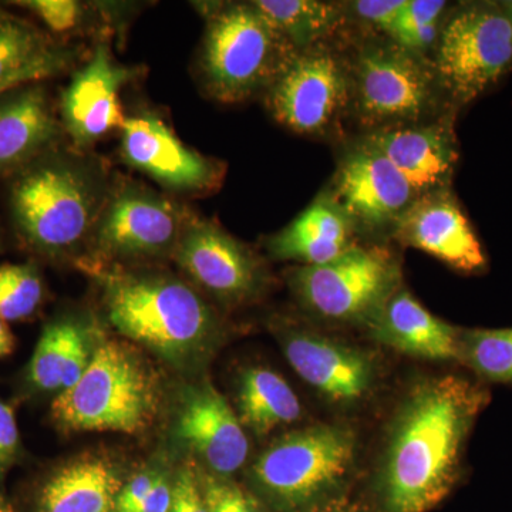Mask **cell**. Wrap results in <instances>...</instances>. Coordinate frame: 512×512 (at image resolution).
I'll list each match as a JSON object with an SVG mask.
<instances>
[{
	"instance_id": "obj_30",
	"label": "cell",
	"mask_w": 512,
	"mask_h": 512,
	"mask_svg": "<svg viewBox=\"0 0 512 512\" xmlns=\"http://www.w3.org/2000/svg\"><path fill=\"white\" fill-rule=\"evenodd\" d=\"M15 3L30 10L57 35L79 32L87 20V6L76 0H23Z\"/></svg>"
},
{
	"instance_id": "obj_38",
	"label": "cell",
	"mask_w": 512,
	"mask_h": 512,
	"mask_svg": "<svg viewBox=\"0 0 512 512\" xmlns=\"http://www.w3.org/2000/svg\"><path fill=\"white\" fill-rule=\"evenodd\" d=\"M308 512H369L365 505L357 503L349 497H342V495H336V497L330 498L325 503L316 505L312 510Z\"/></svg>"
},
{
	"instance_id": "obj_21",
	"label": "cell",
	"mask_w": 512,
	"mask_h": 512,
	"mask_svg": "<svg viewBox=\"0 0 512 512\" xmlns=\"http://www.w3.org/2000/svg\"><path fill=\"white\" fill-rule=\"evenodd\" d=\"M367 332L397 352L433 362H458L460 330L427 311L400 288L370 320Z\"/></svg>"
},
{
	"instance_id": "obj_34",
	"label": "cell",
	"mask_w": 512,
	"mask_h": 512,
	"mask_svg": "<svg viewBox=\"0 0 512 512\" xmlns=\"http://www.w3.org/2000/svg\"><path fill=\"white\" fill-rule=\"evenodd\" d=\"M20 457V431L15 410L0 400V478L18 463Z\"/></svg>"
},
{
	"instance_id": "obj_28",
	"label": "cell",
	"mask_w": 512,
	"mask_h": 512,
	"mask_svg": "<svg viewBox=\"0 0 512 512\" xmlns=\"http://www.w3.org/2000/svg\"><path fill=\"white\" fill-rule=\"evenodd\" d=\"M458 362L484 382L512 386V328L461 329Z\"/></svg>"
},
{
	"instance_id": "obj_40",
	"label": "cell",
	"mask_w": 512,
	"mask_h": 512,
	"mask_svg": "<svg viewBox=\"0 0 512 512\" xmlns=\"http://www.w3.org/2000/svg\"><path fill=\"white\" fill-rule=\"evenodd\" d=\"M0 512H15L2 494H0Z\"/></svg>"
},
{
	"instance_id": "obj_42",
	"label": "cell",
	"mask_w": 512,
	"mask_h": 512,
	"mask_svg": "<svg viewBox=\"0 0 512 512\" xmlns=\"http://www.w3.org/2000/svg\"><path fill=\"white\" fill-rule=\"evenodd\" d=\"M12 89H16V87L8 86V84H0V96Z\"/></svg>"
},
{
	"instance_id": "obj_44",
	"label": "cell",
	"mask_w": 512,
	"mask_h": 512,
	"mask_svg": "<svg viewBox=\"0 0 512 512\" xmlns=\"http://www.w3.org/2000/svg\"><path fill=\"white\" fill-rule=\"evenodd\" d=\"M0 247H2V242H0Z\"/></svg>"
},
{
	"instance_id": "obj_2",
	"label": "cell",
	"mask_w": 512,
	"mask_h": 512,
	"mask_svg": "<svg viewBox=\"0 0 512 512\" xmlns=\"http://www.w3.org/2000/svg\"><path fill=\"white\" fill-rule=\"evenodd\" d=\"M89 269L103 291L110 325L165 362L190 369L204 362L220 342V318L187 282L121 266L94 264Z\"/></svg>"
},
{
	"instance_id": "obj_41",
	"label": "cell",
	"mask_w": 512,
	"mask_h": 512,
	"mask_svg": "<svg viewBox=\"0 0 512 512\" xmlns=\"http://www.w3.org/2000/svg\"><path fill=\"white\" fill-rule=\"evenodd\" d=\"M505 13H507L508 19H510L512 25V2L505 3Z\"/></svg>"
},
{
	"instance_id": "obj_13",
	"label": "cell",
	"mask_w": 512,
	"mask_h": 512,
	"mask_svg": "<svg viewBox=\"0 0 512 512\" xmlns=\"http://www.w3.org/2000/svg\"><path fill=\"white\" fill-rule=\"evenodd\" d=\"M434 77L420 56L396 43L367 46L356 64L360 113L375 123L419 119L433 106Z\"/></svg>"
},
{
	"instance_id": "obj_8",
	"label": "cell",
	"mask_w": 512,
	"mask_h": 512,
	"mask_svg": "<svg viewBox=\"0 0 512 512\" xmlns=\"http://www.w3.org/2000/svg\"><path fill=\"white\" fill-rule=\"evenodd\" d=\"M190 218L183 205L123 180L110 188L90 242L99 258L109 261L174 255Z\"/></svg>"
},
{
	"instance_id": "obj_24",
	"label": "cell",
	"mask_w": 512,
	"mask_h": 512,
	"mask_svg": "<svg viewBox=\"0 0 512 512\" xmlns=\"http://www.w3.org/2000/svg\"><path fill=\"white\" fill-rule=\"evenodd\" d=\"M93 353L86 326L73 318L47 323L26 370V382L36 392L62 393L86 372Z\"/></svg>"
},
{
	"instance_id": "obj_1",
	"label": "cell",
	"mask_w": 512,
	"mask_h": 512,
	"mask_svg": "<svg viewBox=\"0 0 512 512\" xmlns=\"http://www.w3.org/2000/svg\"><path fill=\"white\" fill-rule=\"evenodd\" d=\"M487 387L461 376L423 380L397 412L379 478L382 512H429L463 473L468 437L490 403Z\"/></svg>"
},
{
	"instance_id": "obj_15",
	"label": "cell",
	"mask_w": 512,
	"mask_h": 512,
	"mask_svg": "<svg viewBox=\"0 0 512 512\" xmlns=\"http://www.w3.org/2000/svg\"><path fill=\"white\" fill-rule=\"evenodd\" d=\"M278 339L296 375L329 402L353 404L372 390L375 363L363 350L303 329L282 328Z\"/></svg>"
},
{
	"instance_id": "obj_29",
	"label": "cell",
	"mask_w": 512,
	"mask_h": 512,
	"mask_svg": "<svg viewBox=\"0 0 512 512\" xmlns=\"http://www.w3.org/2000/svg\"><path fill=\"white\" fill-rule=\"evenodd\" d=\"M45 298V282L33 262L0 264V319L3 322L32 319Z\"/></svg>"
},
{
	"instance_id": "obj_36",
	"label": "cell",
	"mask_w": 512,
	"mask_h": 512,
	"mask_svg": "<svg viewBox=\"0 0 512 512\" xmlns=\"http://www.w3.org/2000/svg\"><path fill=\"white\" fill-rule=\"evenodd\" d=\"M157 477L158 473H154V471H144V473L131 478L121 488L114 512H131L140 507L141 503L146 500L154 483H156Z\"/></svg>"
},
{
	"instance_id": "obj_18",
	"label": "cell",
	"mask_w": 512,
	"mask_h": 512,
	"mask_svg": "<svg viewBox=\"0 0 512 512\" xmlns=\"http://www.w3.org/2000/svg\"><path fill=\"white\" fill-rule=\"evenodd\" d=\"M175 431L215 476L227 477L244 466L249 453L247 433L237 412L210 383L185 394Z\"/></svg>"
},
{
	"instance_id": "obj_11",
	"label": "cell",
	"mask_w": 512,
	"mask_h": 512,
	"mask_svg": "<svg viewBox=\"0 0 512 512\" xmlns=\"http://www.w3.org/2000/svg\"><path fill=\"white\" fill-rule=\"evenodd\" d=\"M349 73L328 50L299 52L266 92L276 121L296 133L320 134L332 128L348 106Z\"/></svg>"
},
{
	"instance_id": "obj_23",
	"label": "cell",
	"mask_w": 512,
	"mask_h": 512,
	"mask_svg": "<svg viewBox=\"0 0 512 512\" xmlns=\"http://www.w3.org/2000/svg\"><path fill=\"white\" fill-rule=\"evenodd\" d=\"M119 470L107 458L83 456L56 468L37 497L39 512H114Z\"/></svg>"
},
{
	"instance_id": "obj_22",
	"label": "cell",
	"mask_w": 512,
	"mask_h": 512,
	"mask_svg": "<svg viewBox=\"0 0 512 512\" xmlns=\"http://www.w3.org/2000/svg\"><path fill=\"white\" fill-rule=\"evenodd\" d=\"M355 228L335 197L320 195L288 227L272 235L266 248L279 261L322 265L356 245Z\"/></svg>"
},
{
	"instance_id": "obj_7",
	"label": "cell",
	"mask_w": 512,
	"mask_h": 512,
	"mask_svg": "<svg viewBox=\"0 0 512 512\" xmlns=\"http://www.w3.org/2000/svg\"><path fill=\"white\" fill-rule=\"evenodd\" d=\"M288 282L319 318L366 328L402 288V269L387 249L353 245L326 264L292 269Z\"/></svg>"
},
{
	"instance_id": "obj_39",
	"label": "cell",
	"mask_w": 512,
	"mask_h": 512,
	"mask_svg": "<svg viewBox=\"0 0 512 512\" xmlns=\"http://www.w3.org/2000/svg\"><path fill=\"white\" fill-rule=\"evenodd\" d=\"M16 350L15 333L10 329L9 323L0 319V359H5Z\"/></svg>"
},
{
	"instance_id": "obj_26",
	"label": "cell",
	"mask_w": 512,
	"mask_h": 512,
	"mask_svg": "<svg viewBox=\"0 0 512 512\" xmlns=\"http://www.w3.org/2000/svg\"><path fill=\"white\" fill-rule=\"evenodd\" d=\"M237 414L244 429L264 437L301 419L302 404L284 377L268 367L254 366L239 377Z\"/></svg>"
},
{
	"instance_id": "obj_4",
	"label": "cell",
	"mask_w": 512,
	"mask_h": 512,
	"mask_svg": "<svg viewBox=\"0 0 512 512\" xmlns=\"http://www.w3.org/2000/svg\"><path fill=\"white\" fill-rule=\"evenodd\" d=\"M160 403L153 366L127 343L104 340L79 382L56 394L50 417L66 433L138 434L154 423Z\"/></svg>"
},
{
	"instance_id": "obj_32",
	"label": "cell",
	"mask_w": 512,
	"mask_h": 512,
	"mask_svg": "<svg viewBox=\"0 0 512 512\" xmlns=\"http://www.w3.org/2000/svg\"><path fill=\"white\" fill-rule=\"evenodd\" d=\"M446 9V2L441 0H406V5L394 25L392 39L394 43L402 42L404 37L417 29L429 25V23L440 22L441 13Z\"/></svg>"
},
{
	"instance_id": "obj_43",
	"label": "cell",
	"mask_w": 512,
	"mask_h": 512,
	"mask_svg": "<svg viewBox=\"0 0 512 512\" xmlns=\"http://www.w3.org/2000/svg\"><path fill=\"white\" fill-rule=\"evenodd\" d=\"M8 13L5 12L2 8H0V20H3L5 18H8Z\"/></svg>"
},
{
	"instance_id": "obj_5",
	"label": "cell",
	"mask_w": 512,
	"mask_h": 512,
	"mask_svg": "<svg viewBox=\"0 0 512 512\" xmlns=\"http://www.w3.org/2000/svg\"><path fill=\"white\" fill-rule=\"evenodd\" d=\"M207 18L201 72L205 89L222 103L268 92L299 53L252 2L218 6Z\"/></svg>"
},
{
	"instance_id": "obj_37",
	"label": "cell",
	"mask_w": 512,
	"mask_h": 512,
	"mask_svg": "<svg viewBox=\"0 0 512 512\" xmlns=\"http://www.w3.org/2000/svg\"><path fill=\"white\" fill-rule=\"evenodd\" d=\"M171 501H173V485L168 484L167 478L158 474L156 483L146 500L131 512H170Z\"/></svg>"
},
{
	"instance_id": "obj_3",
	"label": "cell",
	"mask_w": 512,
	"mask_h": 512,
	"mask_svg": "<svg viewBox=\"0 0 512 512\" xmlns=\"http://www.w3.org/2000/svg\"><path fill=\"white\" fill-rule=\"evenodd\" d=\"M109 185L100 165L50 153L16 174L10 212L23 244L49 259L69 258L90 242Z\"/></svg>"
},
{
	"instance_id": "obj_31",
	"label": "cell",
	"mask_w": 512,
	"mask_h": 512,
	"mask_svg": "<svg viewBox=\"0 0 512 512\" xmlns=\"http://www.w3.org/2000/svg\"><path fill=\"white\" fill-rule=\"evenodd\" d=\"M200 481L208 512H262L258 501L227 477L207 474Z\"/></svg>"
},
{
	"instance_id": "obj_20",
	"label": "cell",
	"mask_w": 512,
	"mask_h": 512,
	"mask_svg": "<svg viewBox=\"0 0 512 512\" xmlns=\"http://www.w3.org/2000/svg\"><path fill=\"white\" fill-rule=\"evenodd\" d=\"M412 185L417 195L443 190L457 161L456 138L447 124L396 127L367 138Z\"/></svg>"
},
{
	"instance_id": "obj_6",
	"label": "cell",
	"mask_w": 512,
	"mask_h": 512,
	"mask_svg": "<svg viewBox=\"0 0 512 512\" xmlns=\"http://www.w3.org/2000/svg\"><path fill=\"white\" fill-rule=\"evenodd\" d=\"M356 454L355 434L342 426L313 424L274 441L256 458V490L278 512H308L336 497Z\"/></svg>"
},
{
	"instance_id": "obj_17",
	"label": "cell",
	"mask_w": 512,
	"mask_h": 512,
	"mask_svg": "<svg viewBox=\"0 0 512 512\" xmlns=\"http://www.w3.org/2000/svg\"><path fill=\"white\" fill-rule=\"evenodd\" d=\"M397 238L457 271H483V247L466 215L448 192L441 190L414 201L396 222Z\"/></svg>"
},
{
	"instance_id": "obj_16",
	"label": "cell",
	"mask_w": 512,
	"mask_h": 512,
	"mask_svg": "<svg viewBox=\"0 0 512 512\" xmlns=\"http://www.w3.org/2000/svg\"><path fill=\"white\" fill-rule=\"evenodd\" d=\"M333 197L356 225L376 229L396 225L417 194L399 170L366 141L340 163Z\"/></svg>"
},
{
	"instance_id": "obj_27",
	"label": "cell",
	"mask_w": 512,
	"mask_h": 512,
	"mask_svg": "<svg viewBox=\"0 0 512 512\" xmlns=\"http://www.w3.org/2000/svg\"><path fill=\"white\" fill-rule=\"evenodd\" d=\"M254 6L298 52L312 49L342 22L332 3L316 0H256Z\"/></svg>"
},
{
	"instance_id": "obj_9",
	"label": "cell",
	"mask_w": 512,
	"mask_h": 512,
	"mask_svg": "<svg viewBox=\"0 0 512 512\" xmlns=\"http://www.w3.org/2000/svg\"><path fill=\"white\" fill-rule=\"evenodd\" d=\"M511 63L512 25L497 6L468 5L440 33L436 77L460 103L493 86Z\"/></svg>"
},
{
	"instance_id": "obj_10",
	"label": "cell",
	"mask_w": 512,
	"mask_h": 512,
	"mask_svg": "<svg viewBox=\"0 0 512 512\" xmlns=\"http://www.w3.org/2000/svg\"><path fill=\"white\" fill-rule=\"evenodd\" d=\"M184 274L225 305L259 298L268 285L264 261L215 222L191 215L174 251Z\"/></svg>"
},
{
	"instance_id": "obj_25",
	"label": "cell",
	"mask_w": 512,
	"mask_h": 512,
	"mask_svg": "<svg viewBox=\"0 0 512 512\" xmlns=\"http://www.w3.org/2000/svg\"><path fill=\"white\" fill-rule=\"evenodd\" d=\"M73 60L72 50L50 42L28 22L13 16L0 20V84L39 83L63 73Z\"/></svg>"
},
{
	"instance_id": "obj_14",
	"label": "cell",
	"mask_w": 512,
	"mask_h": 512,
	"mask_svg": "<svg viewBox=\"0 0 512 512\" xmlns=\"http://www.w3.org/2000/svg\"><path fill=\"white\" fill-rule=\"evenodd\" d=\"M137 76L136 67L117 62L109 43H97L89 62L74 73L60 101L63 131L77 153L120 130L126 120L121 90Z\"/></svg>"
},
{
	"instance_id": "obj_12",
	"label": "cell",
	"mask_w": 512,
	"mask_h": 512,
	"mask_svg": "<svg viewBox=\"0 0 512 512\" xmlns=\"http://www.w3.org/2000/svg\"><path fill=\"white\" fill-rule=\"evenodd\" d=\"M124 163L167 190L205 194L217 190L225 165L185 146L165 121L151 111L126 116L120 128Z\"/></svg>"
},
{
	"instance_id": "obj_35",
	"label": "cell",
	"mask_w": 512,
	"mask_h": 512,
	"mask_svg": "<svg viewBox=\"0 0 512 512\" xmlns=\"http://www.w3.org/2000/svg\"><path fill=\"white\" fill-rule=\"evenodd\" d=\"M404 5L406 0H360L352 3V9L359 18L372 23L390 36Z\"/></svg>"
},
{
	"instance_id": "obj_33",
	"label": "cell",
	"mask_w": 512,
	"mask_h": 512,
	"mask_svg": "<svg viewBox=\"0 0 512 512\" xmlns=\"http://www.w3.org/2000/svg\"><path fill=\"white\" fill-rule=\"evenodd\" d=\"M170 512H208L200 478L191 467H185L178 473Z\"/></svg>"
},
{
	"instance_id": "obj_19",
	"label": "cell",
	"mask_w": 512,
	"mask_h": 512,
	"mask_svg": "<svg viewBox=\"0 0 512 512\" xmlns=\"http://www.w3.org/2000/svg\"><path fill=\"white\" fill-rule=\"evenodd\" d=\"M42 84L16 87L0 96V175L18 174L53 151L62 136Z\"/></svg>"
}]
</instances>
